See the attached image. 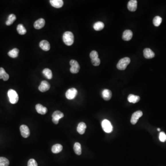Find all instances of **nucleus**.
<instances>
[{"label":"nucleus","instance_id":"nucleus-1","mask_svg":"<svg viewBox=\"0 0 166 166\" xmlns=\"http://www.w3.org/2000/svg\"><path fill=\"white\" fill-rule=\"evenodd\" d=\"M63 41L66 45L71 46L74 42V35L72 32H65L63 35Z\"/></svg>","mask_w":166,"mask_h":166},{"label":"nucleus","instance_id":"nucleus-2","mask_svg":"<svg viewBox=\"0 0 166 166\" xmlns=\"http://www.w3.org/2000/svg\"><path fill=\"white\" fill-rule=\"evenodd\" d=\"M131 62V60L129 57H124L119 60L117 67L120 70H124Z\"/></svg>","mask_w":166,"mask_h":166},{"label":"nucleus","instance_id":"nucleus-3","mask_svg":"<svg viewBox=\"0 0 166 166\" xmlns=\"http://www.w3.org/2000/svg\"><path fill=\"white\" fill-rule=\"evenodd\" d=\"M9 101L12 104H16L19 101V95L16 91L14 90L10 89L7 92Z\"/></svg>","mask_w":166,"mask_h":166},{"label":"nucleus","instance_id":"nucleus-4","mask_svg":"<svg viewBox=\"0 0 166 166\" xmlns=\"http://www.w3.org/2000/svg\"><path fill=\"white\" fill-rule=\"evenodd\" d=\"M101 126L104 132L107 133H110L113 131V126L111 123L107 120H104L101 122Z\"/></svg>","mask_w":166,"mask_h":166},{"label":"nucleus","instance_id":"nucleus-5","mask_svg":"<svg viewBox=\"0 0 166 166\" xmlns=\"http://www.w3.org/2000/svg\"><path fill=\"white\" fill-rule=\"evenodd\" d=\"M70 64L71 66L70 69V72L72 73H78L80 70V67L78 61L74 60H72L70 61Z\"/></svg>","mask_w":166,"mask_h":166},{"label":"nucleus","instance_id":"nucleus-6","mask_svg":"<svg viewBox=\"0 0 166 166\" xmlns=\"http://www.w3.org/2000/svg\"><path fill=\"white\" fill-rule=\"evenodd\" d=\"M78 94V91L76 89L72 88L67 90L66 93V97L69 100H72L75 98Z\"/></svg>","mask_w":166,"mask_h":166},{"label":"nucleus","instance_id":"nucleus-7","mask_svg":"<svg viewBox=\"0 0 166 166\" xmlns=\"http://www.w3.org/2000/svg\"><path fill=\"white\" fill-rule=\"evenodd\" d=\"M64 117L63 114L60 111H56L52 114V121L55 124H57L59 123L60 119Z\"/></svg>","mask_w":166,"mask_h":166},{"label":"nucleus","instance_id":"nucleus-8","mask_svg":"<svg viewBox=\"0 0 166 166\" xmlns=\"http://www.w3.org/2000/svg\"><path fill=\"white\" fill-rule=\"evenodd\" d=\"M142 116V112L141 111H137L132 114L131 119V122L132 125H135L137 123L138 120Z\"/></svg>","mask_w":166,"mask_h":166},{"label":"nucleus","instance_id":"nucleus-9","mask_svg":"<svg viewBox=\"0 0 166 166\" xmlns=\"http://www.w3.org/2000/svg\"><path fill=\"white\" fill-rule=\"evenodd\" d=\"M50 84L47 81L44 80L41 83V84L38 87V89L41 92H44L48 91L50 89Z\"/></svg>","mask_w":166,"mask_h":166},{"label":"nucleus","instance_id":"nucleus-10","mask_svg":"<svg viewBox=\"0 0 166 166\" xmlns=\"http://www.w3.org/2000/svg\"><path fill=\"white\" fill-rule=\"evenodd\" d=\"M20 131L23 137L27 138L29 136L30 134L29 129L26 125H21L20 127Z\"/></svg>","mask_w":166,"mask_h":166},{"label":"nucleus","instance_id":"nucleus-11","mask_svg":"<svg viewBox=\"0 0 166 166\" xmlns=\"http://www.w3.org/2000/svg\"><path fill=\"white\" fill-rule=\"evenodd\" d=\"M138 1L136 0H131L127 4V8L131 12H134L137 8Z\"/></svg>","mask_w":166,"mask_h":166},{"label":"nucleus","instance_id":"nucleus-12","mask_svg":"<svg viewBox=\"0 0 166 166\" xmlns=\"http://www.w3.org/2000/svg\"><path fill=\"white\" fill-rule=\"evenodd\" d=\"M143 53L144 57L146 59H151L154 58L155 55L154 52L150 48H146L144 49Z\"/></svg>","mask_w":166,"mask_h":166},{"label":"nucleus","instance_id":"nucleus-13","mask_svg":"<svg viewBox=\"0 0 166 166\" xmlns=\"http://www.w3.org/2000/svg\"><path fill=\"white\" fill-rule=\"evenodd\" d=\"M45 20L42 18L38 19L35 22L34 24V27L36 29H40L42 28L45 26Z\"/></svg>","mask_w":166,"mask_h":166},{"label":"nucleus","instance_id":"nucleus-14","mask_svg":"<svg viewBox=\"0 0 166 166\" xmlns=\"http://www.w3.org/2000/svg\"><path fill=\"white\" fill-rule=\"evenodd\" d=\"M132 36H133L132 32L129 30H126L124 31L123 33L122 39L125 41H128L132 39Z\"/></svg>","mask_w":166,"mask_h":166},{"label":"nucleus","instance_id":"nucleus-15","mask_svg":"<svg viewBox=\"0 0 166 166\" xmlns=\"http://www.w3.org/2000/svg\"><path fill=\"white\" fill-rule=\"evenodd\" d=\"M39 46L43 50L46 51L49 50L50 48V43L46 40H42L40 42Z\"/></svg>","mask_w":166,"mask_h":166},{"label":"nucleus","instance_id":"nucleus-16","mask_svg":"<svg viewBox=\"0 0 166 166\" xmlns=\"http://www.w3.org/2000/svg\"><path fill=\"white\" fill-rule=\"evenodd\" d=\"M36 109L38 113L41 114H45L47 113L48 109L40 104H38L36 106Z\"/></svg>","mask_w":166,"mask_h":166},{"label":"nucleus","instance_id":"nucleus-17","mask_svg":"<svg viewBox=\"0 0 166 166\" xmlns=\"http://www.w3.org/2000/svg\"><path fill=\"white\" fill-rule=\"evenodd\" d=\"M50 3L51 6L55 8H60L63 5V1L62 0H50Z\"/></svg>","mask_w":166,"mask_h":166},{"label":"nucleus","instance_id":"nucleus-18","mask_svg":"<svg viewBox=\"0 0 166 166\" xmlns=\"http://www.w3.org/2000/svg\"><path fill=\"white\" fill-rule=\"evenodd\" d=\"M102 96L105 100L108 101L111 98L112 96V92L110 90L105 89L102 92Z\"/></svg>","mask_w":166,"mask_h":166},{"label":"nucleus","instance_id":"nucleus-19","mask_svg":"<svg viewBox=\"0 0 166 166\" xmlns=\"http://www.w3.org/2000/svg\"><path fill=\"white\" fill-rule=\"evenodd\" d=\"M129 102L133 103H138L140 100V97L138 95H135L133 94H130L127 98Z\"/></svg>","mask_w":166,"mask_h":166},{"label":"nucleus","instance_id":"nucleus-20","mask_svg":"<svg viewBox=\"0 0 166 166\" xmlns=\"http://www.w3.org/2000/svg\"><path fill=\"white\" fill-rule=\"evenodd\" d=\"M86 128V124L84 122H80L78 125L77 130L80 134H83L85 132Z\"/></svg>","mask_w":166,"mask_h":166},{"label":"nucleus","instance_id":"nucleus-21","mask_svg":"<svg viewBox=\"0 0 166 166\" xmlns=\"http://www.w3.org/2000/svg\"><path fill=\"white\" fill-rule=\"evenodd\" d=\"M9 76L6 73L3 67L0 68V79H3L4 81H7L9 79Z\"/></svg>","mask_w":166,"mask_h":166},{"label":"nucleus","instance_id":"nucleus-22","mask_svg":"<svg viewBox=\"0 0 166 166\" xmlns=\"http://www.w3.org/2000/svg\"><path fill=\"white\" fill-rule=\"evenodd\" d=\"M63 147L60 144H56L53 145L52 147V151L54 154H57L61 152Z\"/></svg>","mask_w":166,"mask_h":166},{"label":"nucleus","instance_id":"nucleus-23","mask_svg":"<svg viewBox=\"0 0 166 166\" xmlns=\"http://www.w3.org/2000/svg\"><path fill=\"white\" fill-rule=\"evenodd\" d=\"M16 19V16L14 14H11L8 16V19L6 22V24L7 26H10L13 24L14 21Z\"/></svg>","mask_w":166,"mask_h":166},{"label":"nucleus","instance_id":"nucleus-24","mask_svg":"<svg viewBox=\"0 0 166 166\" xmlns=\"http://www.w3.org/2000/svg\"><path fill=\"white\" fill-rule=\"evenodd\" d=\"M104 27V24L101 21H98L95 23L93 26V28L95 30L97 31H101Z\"/></svg>","mask_w":166,"mask_h":166},{"label":"nucleus","instance_id":"nucleus-25","mask_svg":"<svg viewBox=\"0 0 166 166\" xmlns=\"http://www.w3.org/2000/svg\"><path fill=\"white\" fill-rule=\"evenodd\" d=\"M74 152L77 155H80L81 154V146L79 142H76L74 144L73 146Z\"/></svg>","mask_w":166,"mask_h":166},{"label":"nucleus","instance_id":"nucleus-26","mask_svg":"<svg viewBox=\"0 0 166 166\" xmlns=\"http://www.w3.org/2000/svg\"><path fill=\"white\" fill-rule=\"evenodd\" d=\"M19 53V49L17 48H14L8 52V55L11 58H16L18 56Z\"/></svg>","mask_w":166,"mask_h":166},{"label":"nucleus","instance_id":"nucleus-27","mask_svg":"<svg viewBox=\"0 0 166 166\" xmlns=\"http://www.w3.org/2000/svg\"><path fill=\"white\" fill-rule=\"evenodd\" d=\"M17 31L19 34L21 35H23L26 34V30L22 24H19L17 27Z\"/></svg>","mask_w":166,"mask_h":166},{"label":"nucleus","instance_id":"nucleus-28","mask_svg":"<svg viewBox=\"0 0 166 166\" xmlns=\"http://www.w3.org/2000/svg\"><path fill=\"white\" fill-rule=\"evenodd\" d=\"M42 73L44 74L47 79H51L53 77L52 71L50 69H45L42 71Z\"/></svg>","mask_w":166,"mask_h":166},{"label":"nucleus","instance_id":"nucleus-29","mask_svg":"<svg viewBox=\"0 0 166 166\" xmlns=\"http://www.w3.org/2000/svg\"><path fill=\"white\" fill-rule=\"evenodd\" d=\"M162 20H163V19L161 17L157 16L153 19V24L155 26L158 27L161 24V23L162 22Z\"/></svg>","mask_w":166,"mask_h":166},{"label":"nucleus","instance_id":"nucleus-30","mask_svg":"<svg viewBox=\"0 0 166 166\" xmlns=\"http://www.w3.org/2000/svg\"><path fill=\"white\" fill-rule=\"evenodd\" d=\"M9 161L7 158L4 157H0V166H8Z\"/></svg>","mask_w":166,"mask_h":166},{"label":"nucleus","instance_id":"nucleus-31","mask_svg":"<svg viewBox=\"0 0 166 166\" xmlns=\"http://www.w3.org/2000/svg\"><path fill=\"white\" fill-rule=\"evenodd\" d=\"M90 58L91 60L98 58V54L95 50H93L91 52L90 54Z\"/></svg>","mask_w":166,"mask_h":166},{"label":"nucleus","instance_id":"nucleus-32","mask_svg":"<svg viewBox=\"0 0 166 166\" xmlns=\"http://www.w3.org/2000/svg\"><path fill=\"white\" fill-rule=\"evenodd\" d=\"M159 139L162 142H164L166 141V135L164 132H161L159 134Z\"/></svg>","mask_w":166,"mask_h":166},{"label":"nucleus","instance_id":"nucleus-33","mask_svg":"<svg viewBox=\"0 0 166 166\" xmlns=\"http://www.w3.org/2000/svg\"><path fill=\"white\" fill-rule=\"evenodd\" d=\"M91 63L93 66H98L100 64L101 60L99 58L93 59V60H91Z\"/></svg>","mask_w":166,"mask_h":166},{"label":"nucleus","instance_id":"nucleus-34","mask_svg":"<svg viewBox=\"0 0 166 166\" xmlns=\"http://www.w3.org/2000/svg\"><path fill=\"white\" fill-rule=\"evenodd\" d=\"M28 166H38V163L34 159H31L28 162Z\"/></svg>","mask_w":166,"mask_h":166},{"label":"nucleus","instance_id":"nucleus-35","mask_svg":"<svg viewBox=\"0 0 166 166\" xmlns=\"http://www.w3.org/2000/svg\"><path fill=\"white\" fill-rule=\"evenodd\" d=\"M160 130H161L160 129V128L157 129V131H160Z\"/></svg>","mask_w":166,"mask_h":166}]
</instances>
